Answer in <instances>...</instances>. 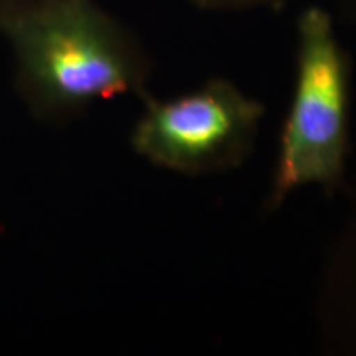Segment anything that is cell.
<instances>
[{
	"label": "cell",
	"mask_w": 356,
	"mask_h": 356,
	"mask_svg": "<svg viewBox=\"0 0 356 356\" xmlns=\"http://www.w3.org/2000/svg\"><path fill=\"white\" fill-rule=\"evenodd\" d=\"M0 33L10 47L17 91L40 121H66L92 102L144 86L140 50L95 0H40Z\"/></svg>",
	"instance_id": "1"
},
{
	"label": "cell",
	"mask_w": 356,
	"mask_h": 356,
	"mask_svg": "<svg viewBox=\"0 0 356 356\" xmlns=\"http://www.w3.org/2000/svg\"><path fill=\"white\" fill-rule=\"evenodd\" d=\"M348 60L330 15L312 7L299 22L296 92L280 137L273 204L304 185L340 181L348 152Z\"/></svg>",
	"instance_id": "2"
},
{
	"label": "cell",
	"mask_w": 356,
	"mask_h": 356,
	"mask_svg": "<svg viewBox=\"0 0 356 356\" xmlns=\"http://www.w3.org/2000/svg\"><path fill=\"white\" fill-rule=\"evenodd\" d=\"M262 106L225 79L198 91L157 101L145 97L131 136L132 149L168 170L207 173L238 165L254 144Z\"/></svg>",
	"instance_id": "3"
},
{
	"label": "cell",
	"mask_w": 356,
	"mask_h": 356,
	"mask_svg": "<svg viewBox=\"0 0 356 356\" xmlns=\"http://www.w3.org/2000/svg\"><path fill=\"white\" fill-rule=\"evenodd\" d=\"M37 2L40 0H0V26H3L8 20Z\"/></svg>",
	"instance_id": "4"
},
{
	"label": "cell",
	"mask_w": 356,
	"mask_h": 356,
	"mask_svg": "<svg viewBox=\"0 0 356 356\" xmlns=\"http://www.w3.org/2000/svg\"><path fill=\"white\" fill-rule=\"evenodd\" d=\"M202 7L211 8H231V7H248V6H269V3H280L282 0H193Z\"/></svg>",
	"instance_id": "5"
},
{
	"label": "cell",
	"mask_w": 356,
	"mask_h": 356,
	"mask_svg": "<svg viewBox=\"0 0 356 356\" xmlns=\"http://www.w3.org/2000/svg\"><path fill=\"white\" fill-rule=\"evenodd\" d=\"M353 2H355V7H356V0H353Z\"/></svg>",
	"instance_id": "6"
}]
</instances>
